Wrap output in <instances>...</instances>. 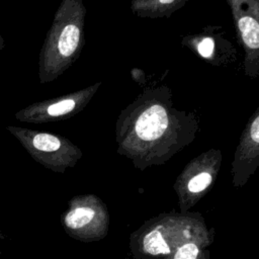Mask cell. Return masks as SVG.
Masks as SVG:
<instances>
[{
	"mask_svg": "<svg viewBox=\"0 0 259 259\" xmlns=\"http://www.w3.org/2000/svg\"><path fill=\"white\" fill-rule=\"evenodd\" d=\"M201 218L194 214H161L147 222L131 238L138 259H167L183 243L209 236Z\"/></svg>",
	"mask_w": 259,
	"mask_h": 259,
	"instance_id": "cell-1",
	"label": "cell"
},
{
	"mask_svg": "<svg viewBox=\"0 0 259 259\" xmlns=\"http://www.w3.org/2000/svg\"><path fill=\"white\" fill-rule=\"evenodd\" d=\"M64 230L72 238L92 242L104 238L108 230V211L95 195H79L70 200L61 219Z\"/></svg>",
	"mask_w": 259,
	"mask_h": 259,
	"instance_id": "cell-2",
	"label": "cell"
},
{
	"mask_svg": "<svg viewBox=\"0 0 259 259\" xmlns=\"http://www.w3.org/2000/svg\"><path fill=\"white\" fill-rule=\"evenodd\" d=\"M168 125L167 114L163 107L154 105L145 110L137 121L136 132L144 141H152L160 138Z\"/></svg>",
	"mask_w": 259,
	"mask_h": 259,
	"instance_id": "cell-3",
	"label": "cell"
},
{
	"mask_svg": "<svg viewBox=\"0 0 259 259\" xmlns=\"http://www.w3.org/2000/svg\"><path fill=\"white\" fill-rule=\"evenodd\" d=\"M210 242V235L187 241L175 249L171 259H209L208 251L203 250V246Z\"/></svg>",
	"mask_w": 259,
	"mask_h": 259,
	"instance_id": "cell-4",
	"label": "cell"
},
{
	"mask_svg": "<svg viewBox=\"0 0 259 259\" xmlns=\"http://www.w3.org/2000/svg\"><path fill=\"white\" fill-rule=\"evenodd\" d=\"M79 39H80V30L76 25L70 24L67 25L64 30L62 31L60 38H59V51L61 53V55L68 57L71 56L78 44H79Z\"/></svg>",
	"mask_w": 259,
	"mask_h": 259,
	"instance_id": "cell-5",
	"label": "cell"
},
{
	"mask_svg": "<svg viewBox=\"0 0 259 259\" xmlns=\"http://www.w3.org/2000/svg\"><path fill=\"white\" fill-rule=\"evenodd\" d=\"M239 28L245 44L257 50L259 47V25L257 21L249 16H244L239 20Z\"/></svg>",
	"mask_w": 259,
	"mask_h": 259,
	"instance_id": "cell-6",
	"label": "cell"
},
{
	"mask_svg": "<svg viewBox=\"0 0 259 259\" xmlns=\"http://www.w3.org/2000/svg\"><path fill=\"white\" fill-rule=\"evenodd\" d=\"M33 148L41 153H53L60 149V140L50 134H37L32 139Z\"/></svg>",
	"mask_w": 259,
	"mask_h": 259,
	"instance_id": "cell-7",
	"label": "cell"
},
{
	"mask_svg": "<svg viewBox=\"0 0 259 259\" xmlns=\"http://www.w3.org/2000/svg\"><path fill=\"white\" fill-rule=\"evenodd\" d=\"M75 106V101L68 99V100H63L60 101L58 103L52 104L51 106H49L48 108V113L50 115L53 116H58V115H62L65 114L69 111H71Z\"/></svg>",
	"mask_w": 259,
	"mask_h": 259,
	"instance_id": "cell-8",
	"label": "cell"
},
{
	"mask_svg": "<svg viewBox=\"0 0 259 259\" xmlns=\"http://www.w3.org/2000/svg\"><path fill=\"white\" fill-rule=\"evenodd\" d=\"M213 51V41L211 38H204L199 45H198V53L204 57L208 58L210 57L211 53Z\"/></svg>",
	"mask_w": 259,
	"mask_h": 259,
	"instance_id": "cell-9",
	"label": "cell"
},
{
	"mask_svg": "<svg viewBox=\"0 0 259 259\" xmlns=\"http://www.w3.org/2000/svg\"><path fill=\"white\" fill-rule=\"evenodd\" d=\"M251 139L257 145L259 143V117L257 116L251 125Z\"/></svg>",
	"mask_w": 259,
	"mask_h": 259,
	"instance_id": "cell-10",
	"label": "cell"
},
{
	"mask_svg": "<svg viewBox=\"0 0 259 259\" xmlns=\"http://www.w3.org/2000/svg\"><path fill=\"white\" fill-rule=\"evenodd\" d=\"M4 238H5V235H4V234L1 232V230H0V241L3 240ZM0 254H1V249H0Z\"/></svg>",
	"mask_w": 259,
	"mask_h": 259,
	"instance_id": "cell-11",
	"label": "cell"
},
{
	"mask_svg": "<svg viewBox=\"0 0 259 259\" xmlns=\"http://www.w3.org/2000/svg\"><path fill=\"white\" fill-rule=\"evenodd\" d=\"M172 1H174V0H160L161 3H170Z\"/></svg>",
	"mask_w": 259,
	"mask_h": 259,
	"instance_id": "cell-12",
	"label": "cell"
}]
</instances>
